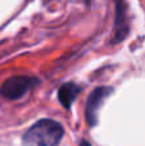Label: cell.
<instances>
[{
  "label": "cell",
  "instance_id": "cell-1",
  "mask_svg": "<svg viewBox=\"0 0 145 146\" xmlns=\"http://www.w3.org/2000/svg\"><path fill=\"white\" fill-rule=\"evenodd\" d=\"M64 129L59 122L44 118L37 121L23 135L25 146H57L62 141Z\"/></svg>",
  "mask_w": 145,
  "mask_h": 146
},
{
  "label": "cell",
  "instance_id": "cell-2",
  "mask_svg": "<svg viewBox=\"0 0 145 146\" xmlns=\"http://www.w3.org/2000/svg\"><path fill=\"white\" fill-rule=\"evenodd\" d=\"M37 83V78L31 76H13L1 83L0 95L8 100H18L32 90Z\"/></svg>",
  "mask_w": 145,
  "mask_h": 146
},
{
  "label": "cell",
  "instance_id": "cell-3",
  "mask_svg": "<svg viewBox=\"0 0 145 146\" xmlns=\"http://www.w3.org/2000/svg\"><path fill=\"white\" fill-rule=\"evenodd\" d=\"M113 88L107 87V86H102V87H96L91 94H90L89 99L86 103V121L90 127L96 126L98 123V115H99L100 106L103 105L107 98L112 94Z\"/></svg>",
  "mask_w": 145,
  "mask_h": 146
},
{
  "label": "cell",
  "instance_id": "cell-4",
  "mask_svg": "<svg viewBox=\"0 0 145 146\" xmlns=\"http://www.w3.org/2000/svg\"><path fill=\"white\" fill-rule=\"evenodd\" d=\"M114 3V23H113V42L118 44L125 40L130 30L127 5L125 0H113Z\"/></svg>",
  "mask_w": 145,
  "mask_h": 146
},
{
  "label": "cell",
  "instance_id": "cell-5",
  "mask_svg": "<svg viewBox=\"0 0 145 146\" xmlns=\"http://www.w3.org/2000/svg\"><path fill=\"white\" fill-rule=\"evenodd\" d=\"M80 92H81V88H80L77 85L71 83V82L64 83V85H62L58 90V99L64 108L69 109Z\"/></svg>",
  "mask_w": 145,
  "mask_h": 146
},
{
  "label": "cell",
  "instance_id": "cell-6",
  "mask_svg": "<svg viewBox=\"0 0 145 146\" xmlns=\"http://www.w3.org/2000/svg\"><path fill=\"white\" fill-rule=\"evenodd\" d=\"M80 146H91V145H90L89 141H86V140H82L81 144H80Z\"/></svg>",
  "mask_w": 145,
  "mask_h": 146
}]
</instances>
